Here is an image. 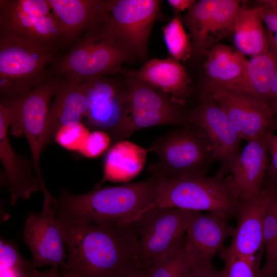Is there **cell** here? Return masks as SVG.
<instances>
[{
    "instance_id": "1",
    "label": "cell",
    "mask_w": 277,
    "mask_h": 277,
    "mask_svg": "<svg viewBox=\"0 0 277 277\" xmlns=\"http://www.w3.org/2000/svg\"><path fill=\"white\" fill-rule=\"evenodd\" d=\"M58 223L68 252L64 277H111L135 259L136 235L131 224Z\"/></svg>"
},
{
    "instance_id": "2",
    "label": "cell",
    "mask_w": 277,
    "mask_h": 277,
    "mask_svg": "<svg viewBox=\"0 0 277 277\" xmlns=\"http://www.w3.org/2000/svg\"><path fill=\"white\" fill-rule=\"evenodd\" d=\"M159 179L150 177L138 182L103 187L97 184L90 191L75 194L63 189L54 199L58 222H87L102 226L128 225L154 207Z\"/></svg>"
},
{
    "instance_id": "3",
    "label": "cell",
    "mask_w": 277,
    "mask_h": 277,
    "mask_svg": "<svg viewBox=\"0 0 277 277\" xmlns=\"http://www.w3.org/2000/svg\"><path fill=\"white\" fill-rule=\"evenodd\" d=\"M58 47L0 31L1 97L23 95L44 82L51 75V66L61 56Z\"/></svg>"
},
{
    "instance_id": "4",
    "label": "cell",
    "mask_w": 277,
    "mask_h": 277,
    "mask_svg": "<svg viewBox=\"0 0 277 277\" xmlns=\"http://www.w3.org/2000/svg\"><path fill=\"white\" fill-rule=\"evenodd\" d=\"M147 149L157 156L148 170L159 179L206 175L216 161L205 133L190 124L168 131Z\"/></svg>"
},
{
    "instance_id": "5",
    "label": "cell",
    "mask_w": 277,
    "mask_h": 277,
    "mask_svg": "<svg viewBox=\"0 0 277 277\" xmlns=\"http://www.w3.org/2000/svg\"><path fill=\"white\" fill-rule=\"evenodd\" d=\"M132 58L103 30L86 31L50 68L51 75L76 84L89 78L122 74L123 64Z\"/></svg>"
},
{
    "instance_id": "6",
    "label": "cell",
    "mask_w": 277,
    "mask_h": 277,
    "mask_svg": "<svg viewBox=\"0 0 277 277\" xmlns=\"http://www.w3.org/2000/svg\"><path fill=\"white\" fill-rule=\"evenodd\" d=\"M241 202L230 191L225 177L192 175L160 179L155 206L175 207L222 215H237Z\"/></svg>"
},
{
    "instance_id": "7",
    "label": "cell",
    "mask_w": 277,
    "mask_h": 277,
    "mask_svg": "<svg viewBox=\"0 0 277 277\" xmlns=\"http://www.w3.org/2000/svg\"><path fill=\"white\" fill-rule=\"evenodd\" d=\"M197 211L155 206L132 221L136 235L135 259L151 267L174 251L182 242Z\"/></svg>"
},
{
    "instance_id": "8",
    "label": "cell",
    "mask_w": 277,
    "mask_h": 277,
    "mask_svg": "<svg viewBox=\"0 0 277 277\" xmlns=\"http://www.w3.org/2000/svg\"><path fill=\"white\" fill-rule=\"evenodd\" d=\"M160 0H108L105 33L132 58L145 60L152 28L161 16Z\"/></svg>"
},
{
    "instance_id": "9",
    "label": "cell",
    "mask_w": 277,
    "mask_h": 277,
    "mask_svg": "<svg viewBox=\"0 0 277 277\" xmlns=\"http://www.w3.org/2000/svg\"><path fill=\"white\" fill-rule=\"evenodd\" d=\"M117 76L91 77L80 84L88 102L86 124L107 132L111 145L128 137L127 85L123 75Z\"/></svg>"
},
{
    "instance_id": "10",
    "label": "cell",
    "mask_w": 277,
    "mask_h": 277,
    "mask_svg": "<svg viewBox=\"0 0 277 277\" xmlns=\"http://www.w3.org/2000/svg\"><path fill=\"white\" fill-rule=\"evenodd\" d=\"M129 107L128 137L135 131L159 125L184 126L189 111L165 92L125 70Z\"/></svg>"
},
{
    "instance_id": "11",
    "label": "cell",
    "mask_w": 277,
    "mask_h": 277,
    "mask_svg": "<svg viewBox=\"0 0 277 277\" xmlns=\"http://www.w3.org/2000/svg\"><path fill=\"white\" fill-rule=\"evenodd\" d=\"M58 79V77L51 75L26 93L12 97L10 132L17 137H26L31 150L34 170L41 179L43 177L40 156L45 148L48 113Z\"/></svg>"
},
{
    "instance_id": "12",
    "label": "cell",
    "mask_w": 277,
    "mask_h": 277,
    "mask_svg": "<svg viewBox=\"0 0 277 277\" xmlns=\"http://www.w3.org/2000/svg\"><path fill=\"white\" fill-rule=\"evenodd\" d=\"M188 123L205 133L220 164L216 174L225 177L242 150V139L210 93L202 92L196 106L189 111Z\"/></svg>"
},
{
    "instance_id": "13",
    "label": "cell",
    "mask_w": 277,
    "mask_h": 277,
    "mask_svg": "<svg viewBox=\"0 0 277 277\" xmlns=\"http://www.w3.org/2000/svg\"><path fill=\"white\" fill-rule=\"evenodd\" d=\"M242 8L240 1L200 0L181 17L189 31L192 54L205 55L209 49L232 33Z\"/></svg>"
},
{
    "instance_id": "14",
    "label": "cell",
    "mask_w": 277,
    "mask_h": 277,
    "mask_svg": "<svg viewBox=\"0 0 277 277\" xmlns=\"http://www.w3.org/2000/svg\"><path fill=\"white\" fill-rule=\"evenodd\" d=\"M44 194L42 210L30 212L26 218L23 239L30 249L36 268L50 265L62 267L67 249L56 218L54 198L49 191Z\"/></svg>"
},
{
    "instance_id": "15",
    "label": "cell",
    "mask_w": 277,
    "mask_h": 277,
    "mask_svg": "<svg viewBox=\"0 0 277 277\" xmlns=\"http://www.w3.org/2000/svg\"><path fill=\"white\" fill-rule=\"evenodd\" d=\"M11 98L0 99V160L4 168L3 182L10 194V203L19 199H28L38 191L48 190L43 179L36 173L32 162L13 149L8 135L13 116Z\"/></svg>"
},
{
    "instance_id": "16",
    "label": "cell",
    "mask_w": 277,
    "mask_h": 277,
    "mask_svg": "<svg viewBox=\"0 0 277 277\" xmlns=\"http://www.w3.org/2000/svg\"><path fill=\"white\" fill-rule=\"evenodd\" d=\"M202 92L210 93L242 140L249 141L275 129L274 116L268 103L221 88Z\"/></svg>"
},
{
    "instance_id": "17",
    "label": "cell",
    "mask_w": 277,
    "mask_h": 277,
    "mask_svg": "<svg viewBox=\"0 0 277 277\" xmlns=\"http://www.w3.org/2000/svg\"><path fill=\"white\" fill-rule=\"evenodd\" d=\"M272 132L247 141L229 175L225 176L232 194L241 202L254 197L263 189L269 165L268 144Z\"/></svg>"
},
{
    "instance_id": "18",
    "label": "cell",
    "mask_w": 277,
    "mask_h": 277,
    "mask_svg": "<svg viewBox=\"0 0 277 277\" xmlns=\"http://www.w3.org/2000/svg\"><path fill=\"white\" fill-rule=\"evenodd\" d=\"M277 196V182L269 181L251 199L241 202L230 245L225 249L244 256H255L263 250L264 216L270 202Z\"/></svg>"
},
{
    "instance_id": "19",
    "label": "cell",
    "mask_w": 277,
    "mask_h": 277,
    "mask_svg": "<svg viewBox=\"0 0 277 277\" xmlns=\"http://www.w3.org/2000/svg\"><path fill=\"white\" fill-rule=\"evenodd\" d=\"M224 216L211 213L196 212L185 233L183 243L190 253L194 267L212 264L217 252L226 240L232 236L234 228Z\"/></svg>"
},
{
    "instance_id": "20",
    "label": "cell",
    "mask_w": 277,
    "mask_h": 277,
    "mask_svg": "<svg viewBox=\"0 0 277 277\" xmlns=\"http://www.w3.org/2000/svg\"><path fill=\"white\" fill-rule=\"evenodd\" d=\"M59 23L60 46L77 42L85 33L103 25L108 16V0H48Z\"/></svg>"
},
{
    "instance_id": "21",
    "label": "cell",
    "mask_w": 277,
    "mask_h": 277,
    "mask_svg": "<svg viewBox=\"0 0 277 277\" xmlns=\"http://www.w3.org/2000/svg\"><path fill=\"white\" fill-rule=\"evenodd\" d=\"M205 55L206 84L203 90L217 88L243 94L248 62L245 55L220 43L211 47Z\"/></svg>"
},
{
    "instance_id": "22",
    "label": "cell",
    "mask_w": 277,
    "mask_h": 277,
    "mask_svg": "<svg viewBox=\"0 0 277 277\" xmlns=\"http://www.w3.org/2000/svg\"><path fill=\"white\" fill-rule=\"evenodd\" d=\"M58 77L48 113L45 148L54 142L61 127L81 123L88 110L87 100L80 84Z\"/></svg>"
},
{
    "instance_id": "23",
    "label": "cell",
    "mask_w": 277,
    "mask_h": 277,
    "mask_svg": "<svg viewBox=\"0 0 277 277\" xmlns=\"http://www.w3.org/2000/svg\"><path fill=\"white\" fill-rule=\"evenodd\" d=\"M137 78L167 93L174 102L184 105L191 93V80L180 61L169 56L153 58L137 70H131Z\"/></svg>"
},
{
    "instance_id": "24",
    "label": "cell",
    "mask_w": 277,
    "mask_h": 277,
    "mask_svg": "<svg viewBox=\"0 0 277 277\" xmlns=\"http://www.w3.org/2000/svg\"><path fill=\"white\" fill-rule=\"evenodd\" d=\"M147 149L126 140L111 145L103 163V176L98 183L106 181L127 182L136 177L144 167Z\"/></svg>"
},
{
    "instance_id": "25",
    "label": "cell",
    "mask_w": 277,
    "mask_h": 277,
    "mask_svg": "<svg viewBox=\"0 0 277 277\" xmlns=\"http://www.w3.org/2000/svg\"><path fill=\"white\" fill-rule=\"evenodd\" d=\"M232 33L236 50L244 55L252 57L270 50L259 5L250 8L242 7Z\"/></svg>"
},
{
    "instance_id": "26",
    "label": "cell",
    "mask_w": 277,
    "mask_h": 277,
    "mask_svg": "<svg viewBox=\"0 0 277 277\" xmlns=\"http://www.w3.org/2000/svg\"><path fill=\"white\" fill-rule=\"evenodd\" d=\"M0 31L13 33L60 46L62 32L53 14L20 18H0Z\"/></svg>"
},
{
    "instance_id": "27",
    "label": "cell",
    "mask_w": 277,
    "mask_h": 277,
    "mask_svg": "<svg viewBox=\"0 0 277 277\" xmlns=\"http://www.w3.org/2000/svg\"><path fill=\"white\" fill-rule=\"evenodd\" d=\"M277 69L272 52L258 54L248 60L244 93L268 103Z\"/></svg>"
},
{
    "instance_id": "28",
    "label": "cell",
    "mask_w": 277,
    "mask_h": 277,
    "mask_svg": "<svg viewBox=\"0 0 277 277\" xmlns=\"http://www.w3.org/2000/svg\"><path fill=\"white\" fill-rule=\"evenodd\" d=\"M276 196L268 205L264 216L263 243L265 261L261 270V277L269 275L275 270V257L277 250Z\"/></svg>"
},
{
    "instance_id": "29",
    "label": "cell",
    "mask_w": 277,
    "mask_h": 277,
    "mask_svg": "<svg viewBox=\"0 0 277 277\" xmlns=\"http://www.w3.org/2000/svg\"><path fill=\"white\" fill-rule=\"evenodd\" d=\"M162 30L170 56L179 61L189 58L192 54L191 41L185 31L181 17L174 16Z\"/></svg>"
},
{
    "instance_id": "30",
    "label": "cell",
    "mask_w": 277,
    "mask_h": 277,
    "mask_svg": "<svg viewBox=\"0 0 277 277\" xmlns=\"http://www.w3.org/2000/svg\"><path fill=\"white\" fill-rule=\"evenodd\" d=\"M194 267L183 240L174 251L150 268V277H188Z\"/></svg>"
},
{
    "instance_id": "31",
    "label": "cell",
    "mask_w": 277,
    "mask_h": 277,
    "mask_svg": "<svg viewBox=\"0 0 277 277\" xmlns=\"http://www.w3.org/2000/svg\"><path fill=\"white\" fill-rule=\"evenodd\" d=\"M262 253L255 256H244L226 251L221 252L224 262L222 270L224 277H261L260 262Z\"/></svg>"
},
{
    "instance_id": "32",
    "label": "cell",
    "mask_w": 277,
    "mask_h": 277,
    "mask_svg": "<svg viewBox=\"0 0 277 277\" xmlns=\"http://www.w3.org/2000/svg\"><path fill=\"white\" fill-rule=\"evenodd\" d=\"M51 14L48 0L0 1V18H15Z\"/></svg>"
},
{
    "instance_id": "33",
    "label": "cell",
    "mask_w": 277,
    "mask_h": 277,
    "mask_svg": "<svg viewBox=\"0 0 277 277\" xmlns=\"http://www.w3.org/2000/svg\"><path fill=\"white\" fill-rule=\"evenodd\" d=\"M90 133L82 122L63 126L57 131L54 142L68 150L79 152Z\"/></svg>"
},
{
    "instance_id": "34",
    "label": "cell",
    "mask_w": 277,
    "mask_h": 277,
    "mask_svg": "<svg viewBox=\"0 0 277 277\" xmlns=\"http://www.w3.org/2000/svg\"><path fill=\"white\" fill-rule=\"evenodd\" d=\"M258 2L263 24L266 28L269 50L277 61V0L260 1Z\"/></svg>"
},
{
    "instance_id": "35",
    "label": "cell",
    "mask_w": 277,
    "mask_h": 277,
    "mask_svg": "<svg viewBox=\"0 0 277 277\" xmlns=\"http://www.w3.org/2000/svg\"><path fill=\"white\" fill-rule=\"evenodd\" d=\"M111 143V138L107 132L94 130L90 133L79 153L88 158H96L103 154Z\"/></svg>"
},
{
    "instance_id": "36",
    "label": "cell",
    "mask_w": 277,
    "mask_h": 277,
    "mask_svg": "<svg viewBox=\"0 0 277 277\" xmlns=\"http://www.w3.org/2000/svg\"><path fill=\"white\" fill-rule=\"evenodd\" d=\"M35 268L32 260L21 255L0 263L1 277H30L31 271Z\"/></svg>"
},
{
    "instance_id": "37",
    "label": "cell",
    "mask_w": 277,
    "mask_h": 277,
    "mask_svg": "<svg viewBox=\"0 0 277 277\" xmlns=\"http://www.w3.org/2000/svg\"><path fill=\"white\" fill-rule=\"evenodd\" d=\"M150 268L135 259L121 268L111 277H150Z\"/></svg>"
},
{
    "instance_id": "38",
    "label": "cell",
    "mask_w": 277,
    "mask_h": 277,
    "mask_svg": "<svg viewBox=\"0 0 277 277\" xmlns=\"http://www.w3.org/2000/svg\"><path fill=\"white\" fill-rule=\"evenodd\" d=\"M268 153L271 161L267 171L266 175L269 180L277 182V134H272L268 144Z\"/></svg>"
},
{
    "instance_id": "39",
    "label": "cell",
    "mask_w": 277,
    "mask_h": 277,
    "mask_svg": "<svg viewBox=\"0 0 277 277\" xmlns=\"http://www.w3.org/2000/svg\"><path fill=\"white\" fill-rule=\"evenodd\" d=\"M188 277H224L222 271L215 269L213 264L192 268Z\"/></svg>"
},
{
    "instance_id": "40",
    "label": "cell",
    "mask_w": 277,
    "mask_h": 277,
    "mask_svg": "<svg viewBox=\"0 0 277 277\" xmlns=\"http://www.w3.org/2000/svg\"><path fill=\"white\" fill-rule=\"evenodd\" d=\"M167 3L172 9L175 16L185 10H189L196 2L194 0H168Z\"/></svg>"
},
{
    "instance_id": "41",
    "label": "cell",
    "mask_w": 277,
    "mask_h": 277,
    "mask_svg": "<svg viewBox=\"0 0 277 277\" xmlns=\"http://www.w3.org/2000/svg\"><path fill=\"white\" fill-rule=\"evenodd\" d=\"M268 104L274 117L277 116V69Z\"/></svg>"
},
{
    "instance_id": "42",
    "label": "cell",
    "mask_w": 277,
    "mask_h": 277,
    "mask_svg": "<svg viewBox=\"0 0 277 277\" xmlns=\"http://www.w3.org/2000/svg\"><path fill=\"white\" fill-rule=\"evenodd\" d=\"M30 277H64L60 274L58 267L50 266V268L46 271H40L37 269H34L31 272Z\"/></svg>"
},
{
    "instance_id": "43",
    "label": "cell",
    "mask_w": 277,
    "mask_h": 277,
    "mask_svg": "<svg viewBox=\"0 0 277 277\" xmlns=\"http://www.w3.org/2000/svg\"><path fill=\"white\" fill-rule=\"evenodd\" d=\"M264 277H277V269L275 270L273 273L271 274L265 276Z\"/></svg>"
},
{
    "instance_id": "44",
    "label": "cell",
    "mask_w": 277,
    "mask_h": 277,
    "mask_svg": "<svg viewBox=\"0 0 277 277\" xmlns=\"http://www.w3.org/2000/svg\"><path fill=\"white\" fill-rule=\"evenodd\" d=\"M274 127L275 129H277V116L274 117Z\"/></svg>"
},
{
    "instance_id": "45",
    "label": "cell",
    "mask_w": 277,
    "mask_h": 277,
    "mask_svg": "<svg viewBox=\"0 0 277 277\" xmlns=\"http://www.w3.org/2000/svg\"><path fill=\"white\" fill-rule=\"evenodd\" d=\"M276 201L277 203V196L276 197ZM277 269V250H276V257H275V270Z\"/></svg>"
}]
</instances>
